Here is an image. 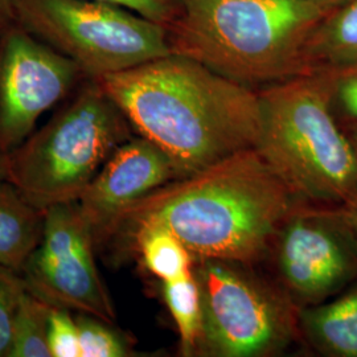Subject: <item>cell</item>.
Here are the masks:
<instances>
[{"label": "cell", "instance_id": "e0dca14e", "mask_svg": "<svg viewBox=\"0 0 357 357\" xmlns=\"http://www.w3.org/2000/svg\"><path fill=\"white\" fill-rule=\"evenodd\" d=\"M53 305L26 289L13 320L8 357H51L48 324Z\"/></svg>", "mask_w": 357, "mask_h": 357}, {"label": "cell", "instance_id": "ac0fdd59", "mask_svg": "<svg viewBox=\"0 0 357 357\" xmlns=\"http://www.w3.org/2000/svg\"><path fill=\"white\" fill-rule=\"evenodd\" d=\"M81 357H128L135 355L132 344L112 323L77 312Z\"/></svg>", "mask_w": 357, "mask_h": 357}, {"label": "cell", "instance_id": "9a60e30c", "mask_svg": "<svg viewBox=\"0 0 357 357\" xmlns=\"http://www.w3.org/2000/svg\"><path fill=\"white\" fill-rule=\"evenodd\" d=\"M128 230L144 268L160 281L176 280L193 268L195 259L190 250L171 230L158 224H139Z\"/></svg>", "mask_w": 357, "mask_h": 357}, {"label": "cell", "instance_id": "d4e9b609", "mask_svg": "<svg viewBox=\"0 0 357 357\" xmlns=\"http://www.w3.org/2000/svg\"><path fill=\"white\" fill-rule=\"evenodd\" d=\"M308 1L314 3L315 6H318L321 10H324L326 13H328L344 6L345 3H348L349 0H308Z\"/></svg>", "mask_w": 357, "mask_h": 357}, {"label": "cell", "instance_id": "484cf974", "mask_svg": "<svg viewBox=\"0 0 357 357\" xmlns=\"http://www.w3.org/2000/svg\"><path fill=\"white\" fill-rule=\"evenodd\" d=\"M8 178V155L0 153V181Z\"/></svg>", "mask_w": 357, "mask_h": 357}, {"label": "cell", "instance_id": "5b68a950", "mask_svg": "<svg viewBox=\"0 0 357 357\" xmlns=\"http://www.w3.org/2000/svg\"><path fill=\"white\" fill-rule=\"evenodd\" d=\"M128 128L122 110L91 78L44 128L7 153V180L43 211L77 202L128 141Z\"/></svg>", "mask_w": 357, "mask_h": 357}, {"label": "cell", "instance_id": "3957f363", "mask_svg": "<svg viewBox=\"0 0 357 357\" xmlns=\"http://www.w3.org/2000/svg\"><path fill=\"white\" fill-rule=\"evenodd\" d=\"M327 15L308 0H184L174 53L255 89L310 73L307 43Z\"/></svg>", "mask_w": 357, "mask_h": 357}, {"label": "cell", "instance_id": "d6986e66", "mask_svg": "<svg viewBox=\"0 0 357 357\" xmlns=\"http://www.w3.org/2000/svg\"><path fill=\"white\" fill-rule=\"evenodd\" d=\"M26 282L20 273L0 266V357H8L13 343V320Z\"/></svg>", "mask_w": 357, "mask_h": 357}, {"label": "cell", "instance_id": "ffe728a7", "mask_svg": "<svg viewBox=\"0 0 357 357\" xmlns=\"http://www.w3.org/2000/svg\"><path fill=\"white\" fill-rule=\"evenodd\" d=\"M48 345L51 357H81L79 335L72 310L53 306L48 324Z\"/></svg>", "mask_w": 357, "mask_h": 357}, {"label": "cell", "instance_id": "6da1fadb", "mask_svg": "<svg viewBox=\"0 0 357 357\" xmlns=\"http://www.w3.org/2000/svg\"><path fill=\"white\" fill-rule=\"evenodd\" d=\"M96 81L178 178L258 146V91L187 56L171 53Z\"/></svg>", "mask_w": 357, "mask_h": 357}, {"label": "cell", "instance_id": "2e32d148", "mask_svg": "<svg viewBox=\"0 0 357 357\" xmlns=\"http://www.w3.org/2000/svg\"><path fill=\"white\" fill-rule=\"evenodd\" d=\"M162 295L178 328L181 355H197L202 333V299L193 268L176 280L162 282Z\"/></svg>", "mask_w": 357, "mask_h": 357}, {"label": "cell", "instance_id": "30bf717a", "mask_svg": "<svg viewBox=\"0 0 357 357\" xmlns=\"http://www.w3.org/2000/svg\"><path fill=\"white\" fill-rule=\"evenodd\" d=\"M282 281L305 306L318 305L357 280V246L335 208H294L277 234Z\"/></svg>", "mask_w": 357, "mask_h": 357}, {"label": "cell", "instance_id": "ba28073f", "mask_svg": "<svg viewBox=\"0 0 357 357\" xmlns=\"http://www.w3.org/2000/svg\"><path fill=\"white\" fill-rule=\"evenodd\" d=\"M96 241L77 202L45 209L41 240L20 270L26 289L53 306L114 323L112 298L94 258Z\"/></svg>", "mask_w": 357, "mask_h": 357}, {"label": "cell", "instance_id": "52a82bcc", "mask_svg": "<svg viewBox=\"0 0 357 357\" xmlns=\"http://www.w3.org/2000/svg\"><path fill=\"white\" fill-rule=\"evenodd\" d=\"M202 299L197 354L213 357H265L290 344L295 321L290 303L243 268L224 259L195 261Z\"/></svg>", "mask_w": 357, "mask_h": 357}, {"label": "cell", "instance_id": "4fadbf2b", "mask_svg": "<svg viewBox=\"0 0 357 357\" xmlns=\"http://www.w3.org/2000/svg\"><path fill=\"white\" fill-rule=\"evenodd\" d=\"M45 211L31 204L8 180L0 181V266L17 273L38 248Z\"/></svg>", "mask_w": 357, "mask_h": 357}, {"label": "cell", "instance_id": "cb8c5ba5", "mask_svg": "<svg viewBox=\"0 0 357 357\" xmlns=\"http://www.w3.org/2000/svg\"><path fill=\"white\" fill-rule=\"evenodd\" d=\"M15 16L13 0H0V26H4Z\"/></svg>", "mask_w": 357, "mask_h": 357}, {"label": "cell", "instance_id": "603a6c76", "mask_svg": "<svg viewBox=\"0 0 357 357\" xmlns=\"http://www.w3.org/2000/svg\"><path fill=\"white\" fill-rule=\"evenodd\" d=\"M337 216L340 217V220L343 221L345 228L349 231V234L352 236L354 241L357 246V200L351 204L340 206V208H335Z\"/></svg>", "mask_w": 357, "mask_h": 357}, {"label": "cell", "instance_id": "4316f807", "mask_svg": "<svg viewBox=\"0 0 357 357\" xmlns=\"http://www.w3.org/2000/svg\"><path fill=\"white\" fill-rule=\"evenodd\" d=\"M345 132L348 134L349 139L352 142L355 150L357 153V123L355 122H347V125L344 126Z\"/></svg>", "mask_w": 357, "mask_h": 357}, {"label": "cell", "instance_id": "277c9868", "mask_svg": "<svg viewBox=\"0 0 357 357\" xmlns=\"http://www.w3.org/2000/svg\"><path fill=\"white\" fill-rule=\"evenodd\" d=\"M332 73L315 70L258 91L257 150L294 196L323 208L357 200V153L333 114Z\"/></svg>", "mask_w": 357, "mask_h": 357}, {"label": "cell", "instance_id": "8fae6325", "mask_svg": "<svg viewBox=\"0 0 357 357\" xmlns=\"http://www.w3.org/2000/svg\"><path fill=\"white\" fill-rule=\"evenodd\" d=\"M176 178L171 159L153 142H123L77 200L96 243L114 233L128 208Z\"/></svg>", "mask_w": 357, "mask_h": 357}, {"label": "cell", "instance_id": "8992f818", "mask_svg": "<svg viewBox=\"0 0 357 357\" xmlns=\"http://www.w3.org/2000/svg\"><path fill=\"white\" fill-rule=\"evenodd\" d=\"M32 35L76 63L90 78L114 75L172 51L169 29L100 0H13Z\"/></svg>", "mask_w": 357, "mask_h": 357}, {"label": "cell", "instance_id": "7a4b0ae2", "mask_svg": "<svg viewBox=\"0 0 357 357\" xmlns=\"http://www.w3.org/2000/svg\"><path fill=\"white\" fill-rule=\"evenodd\" d=\"M295 200L259 151L249 149L150 193L121 216L114 233L158 224L171 230L195 261L246 265L275 241Z\"/></svg>", "mask_w": 357, "mask_h": 357}, {"label": "cell", "instance_id": "5bb4252c", "mask_svg": "<svg viewBox=\"0 0 357 357\" xmlns=\"http://www.w3.org/2000/svg\"><path fill=\"white\" fill-rule=\"evenodd\" d=\"M311 72L340 70L357 65V0L327 13L307 43Z\"/></svg>", "mask_w": 357, "mask_h": 357}, {"label": "cell", "instance_id": "7402d4cb", "mask_svg": "<svg viewBox=\"0 0 357 357\" xmlns=\"http://www.w3.org/2000/svg\"><path fill=\"white\" fill-rule=\"evenodd\" d=\"M330 72L333 107L339 109L347 122L357 123V65Z\"/></svg>", "mask_w": 357, "mask_h": 357}, {"label": "cell", "instance_id": "7c38bea8", "mask_svg": "<svg viewBox=\"0 0 357 357\" xmlns=\"http://www.w3.org/2000/svg\"><path fill=\"white\" fill-rule=\"evenodd\" d=\"M299 324L321 355L357 357V282L332 301L303 307Z\"/></svg>", "mask_w": 357, "mask_h": 357}, {"label": "cell", "instance_id": "44dd1931", "mask_svg": "<svg viewBox=\"0 0 357 357\" xmlns=\"http://www.w3.org/2000/svg\"><path fill=\"white\" fill-rule=\"evenodd\" d=\"M122 7L131 13L141 15L153 23L162 26H172L178 20L184 0H100Z\"/></svg>", "mask_w": 357, "mask_h": 357}, {"label": "cell", "instance_id": "9c48e42d", "mask_svg": "<svg viewBox=\"0 0 357 357\" xmlns=\"http://www.w3.org/2000/svg\"><path fill=\"white\" fill-rule=\"evenodd\" d=\"M81 68L26 29H13L0 45V153L33 132L38 118L72 91Z\"/></svg>", "mask_w": 357, "mask_h": 357}]
</instances>
